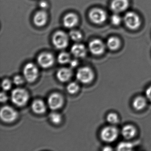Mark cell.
Masks as SVG:
<instances>
[{
  "label": "cell",
  "instance_id": "obj_12",
  "mask_svg": "<svg viewBox=\"0 0 151 151\" xmlns=\"http://www.w3.org/2000/svg\"><path fill=\"white\" fill-rule=\"evenodd\" d=\"M129 6V0H113L110 8L114 13L119 14L125 11Z\"/></svg>",
  "mask_w": 151,
  "mask_h": 151
},
{
  "label": "cell",
  "instance_id": "obj_15",
  "mask_svg": "<svg viewBox=\"0 0 151 151\" xmlns=\"http://www.w3.org/2000/svg\"><path fill=\"white\" fill-rule=\"evenodd\" d=\"M70 51L72 54L77 58H84L85 57L87 53L85 46L81 44H76L73 45Z\"/></svg>",
  "mask_w": 151,
  "mask_h": 151
},
{
  "label": "cell",
  "instance_id": "obj_22",
  "mask_svg": "<svg viewBox=\"0 0 151 151\" xmlns=\"http://www.w3.org/2000/svg\"><path fill=\"white\" fill-rule=\"evenodd\" d=\"M49 119L52 123L59 124L62 121L61 115L57 112H52L49 114Z\"/></svg>",
  "mask_w": 151,
  "mask_h": 151
},
{
  "label": "cell",
  "instance_id": "obj_23",
  "mask_svg": "<svg viewBox=\"0 0 151 151\" xmlns=\"http://www.w3.org/2000/svg\"><path fill=\"white\" fill-rule=\"evenodd\" d=\"M79 85L76 82H71L67 86V91L70 94H73L77 93L79 91Z\"/></svg>",
  "mask_w": 151,
  "mask_h": 151
},
{
  "label": "cell",
  "instance_id": "obj_24",
  "mask_svg": "<svg viewBox=\"0 0 151 151\" xmlns=\"http://www.w3.org/2000/svg\"><path fill=\"white\" fill-rule=\"evenodd\" d=\"M70 37L75 41H79L82 40L83 36L81 32L77 30H72L69 33Z\"/></svg>",
  "mask_w": 151,
  "mask_h": 151
},
{
  "label": "cell",
  "instance_id": "obj_14",
  "mask_svg": "<svg viewBox=\"0 0 151 151\" xmlns=\"http://www.w3.org/2000/svg\"><path fill=\"white\" fill-rule=\"evenodd\" d=\"M78 18L74 13H69L65 16L63 20V25L66 28H72L78 23Z\"/></svg>",
  "mask_w": 151,
  "mask_h": 151
},
{
  "label": "cell",
  "instance_id": "obj_8",
  "mask_svg": "<svg viewBox=\"0 0 151 151\" xmlns=\"http://www.w3.org/2000/svg\"><path fill=\"white\" fill-rule=\"evenodd\" d=\"M106 13L101 9L94 8L89 13V18L92 22L96 24H101L106 20Z\"/></svg>",
  "mask_w": 151,
  "mask_h": 151
},
{
  "label": "cell",
  "instance_id": "obj_1",
  "mask_svg": "<svg viewBox=\"0 0 151 151\" xmlns=\"http://www.w3.org/2000/svg\"><path fill=\"white\" fill-rule=\"evenodd\" d=\"M29 99V93L23 88H16L11 92V101L14 105L22 107L26 105Z\"/></svg>",
  "mask_w": 151,
  "mask_h": 151
},
{
  "label": "cell",
  "instance_id": "obj_34",
  "mask_svg": "<svg viewBox=\"0 0 151 151\" xmlns=\"http://www.w3.org/2000/svg\"><path fill=\"white\" fill-rule=\"evenodd\" d=\"M112 150V149L110 147H105L104 149H103V150H104V151H110V150Z\"/></svg>",
  "mask_w": 151,
  "mask_h": 151
},
{
  "label": "cell",
  "instance_id": "obj_28",
  "mask_svg": "<svg viewBox=\"0 0 151 151\" xmlns=\"http://www.w3.org/2000/svg\"><path fill=\"white\" fill-rule=\"evenodd\" d=\"M12 86V82L9 79H4L1 83V87L4 91H8L10 90Z\"/></svg>",
  "mask_w": 151,
  "mask_h": 151
},
{
  "label": "cell",
  "instance_id": "obj_11",
  "mask_svg": "<svg viewBox=\"0 0 151 151\" xmlns=\"http://www.w3.org/2000/svg\"><path fill=\"white\" fill-rule=\"evenodd\" d=\"M89 48L92 54L100 55L104 52L106 47L105 44L100 40L94 39L90 42Z\"/></svg>",
  "mask_w": 151,
  "mask_h": 151
},
{
  "label": "cell",
  "instance_id": "obj_27",
  "mask_svg": "<svg viewBox=\"0 0 151 151\" xmlns=\"http://www.w3.org/2000/svg\"><path fill=\"white\" fill-rule=\"evenodd\" d=\"M122 19L121 16L118 14H116V13H115L111 17V22L114 25L116 26L119 25L122 22Z\"/></svg>",
  "mask_w": 151,
  "mask_h": 151
},
{
  "label": "cell",
  "instance_id": "obj_16",
  "mask_svg": "<svg viewBox=\"0 0 151 151\" xmlns=\"http://www.w3.org/2000/svg\"><path fill=\"white\" fill-rule=\"evenodd\" d=\"M47 14L44 10H40L36 13L33 18V22L35 25L38 27L44 26L47 22Z\"/></svg>",
  "mask_w": 151,
  "mask_h": 151
},
{
  "label": "cell",
  "instance_id": "obj_9",
  "mask_svg": "<svg viewBox=\"0 0 151 151\" xmlns=\"http://www.w3.org/2000/svg\"><path fill=\"white\" fill-rule=\"evenodd\" d=\"M64 103V99L61 94L58 93H52L47 99V105L53 110L60 108Z\"/></svg>",
  "mask_w": 151,
  "mask_h": 151
},
{
  "label": "cell",
  "instance_id": "obj_6",
  "mask_svg": "<svg viewBox=\"0 0 151 151\" xmlns=\"http://www.w3.org/2000/svg\"><path fill=\"white\" fill-rule=\"evenodd\" d=\"M52 42L56 48L59 49H64L68 45V37L63 32H57L53 37Z\"/></svg>",
  "mask_w": 151,
  "mask_h": 151
},
{
  "label": "cell",
  "instance_id": "obj_17",
  "mask_svg": "<svg viewBox=\"0 0 151 151\" xmlns=\"http://www.w3.org/2000/svg\"><path fill=\"white\" fill-rule=\"evenodd\" d=\"M31 108L34 113L38 114H44L47 110L45 103L40 99L34 100L32 103Z\"/></svg>",
  "mask_w": 151,
  "mask_h": 151
},
{
  "label": "cell",
  "instance_id": "obj_10",
  "mask_svg": "<svg viewBox=\"0 0 151 151\" xmlns=\"http://www.w3.org/2000/svg\"><path fill=\"white\" fill-rule=\"evenodd\" d=\"M54 62V57L49 52L42 53L37 58L38 63L43 68H48L52 67Z\"/></svg>",
  "mask_w": 151,
  "mask_h": 151
},
{
  "label": "cell",
  "instance_id": "obj_20",
  "mask_svg": "<svg viewBox=\"0 0 151 151\" xmlns=\"http://www.w3.org/2000/svg\"><path fill=\"white\" fill-rule=\"evenodd\" d=\"M147 101L144 97L139 96L137 97L133 101L132 106L133 107L137 110L143 109L146 106Z\"/></svg>",
  "mask_w": 151,
  "mask_h": 151
},
{
  "label": "cell",
  "instance_id": "obj_4",
  "mask_svg": "<svg viewBox=\"0 0 151 151\" xmlns=\"http://www.w3.org/2000/svg\"><path fill=\"white\" fill-rule=\"evenodd\" d=\"M1 120L6 123L14 122L18 116L17 111L12 107L5 106L2 107L0 111Z\"/></svg>",
  "mask_w": 151,
  "mask_h": 151
},
{
  "label": "cell",
  "instance_id": "obj_30",
  "mask_svg": "<svg viewBox=\"0 0 151 151\" xmlns=\"http://www.w3.org/2000/svg\"><path fill=\"white\" fill-rule=\"evenodd\" d=\"M8 100V97L6 93L2 92L0 94V101L1 103H5Z\"/></svg>",
  "mask_w": 151,
  "mask_h": 151
},
{
  "label": "cell",
  "instance_id": "obj_29",
  "mask_svg": "<svg viewBox=\"0 0 151 151\" xmlns=\"http://www.w3.org/2000/svg\"><path fill=\"white\" fill-rule=\"evenodd\" d=\"M24 80H25L24 76L17 75L14 77L13 79V83L15 85L20 86L24 83Z\"/></svg>",
  "mask_w": 151,
  "mask_h": 151
},
{
  "label": "cell",
  "instance_id": "obj_2",
  "mask_svg": "<svg viewBox=\"0 0 151 151\" xmlns=\"http://www.w3.org/2000/svg\"><path fill=\"white\" fill-rule=\"evenodd\" d=\"M23 74L24 79L28 83L35 82L39 76V70L34 63H29L24 67Z\"/></svg>",
  "mask_w": 151,
  "mask_h": 151
},
{
  "label": "cell",
  "instance_id": "obj_33",
  "mask_svg": "<svg viewBox=\"0 0 151 151\" xmlns=\"http://www.w3.org/2000/svg\"><path fill=\"white\" fill-rule=\"evenodd\" d=\"M39 6L42 9H46L48 7V4L46 1H42L40 2Z\"/></svg>",
  "mask_w": 151,
  "mask_h": 151
},
{
  "label": "cell",
  "instance_id": "obj_13",
  "mask_svg": "<svg viewBox=\"0 0 151 151\" xmlns=\"http://www.w3.org/2000/svg\"><path fill=\"white\" fill-rule=\"evenodd\" d=\"M73 72L69 68H63L60 69L56 73V77L60 82L65 83L71 78Z\"/></svg>",
  "mask_w": 151,
  "mask_h": 151
},
{
  "label": "cell",
  "instance_id": "obj_31",
  "mask_svg": "<svg viewBox=\"0 0 151 151\" xmlns=\"http://www.w3.org/2000/svg\"><path fill=\"white\" fill-rule=\"evenodd\" d=\"M69 63L71 68H75L78 65V62L77 60H70Z\"/></svg>",
  "mask_w": 151,
  "mask_h": 151
},
{
  "label": "cell",
  "instance_id": "obj_32",
  "mask_svg": "<svg viewBox=\"0 0 151 151\" xmlns=\"http://www.w3.org/2000/svg\"><path fill=\"white\" fill-rule=\"evenodd\" d=\"M146 96L147 99L151 101V86L147 89L146 91Z\"/></svg>",
  "mask_w": 151,
  "mask_h": 151
},
{
  "label": "cell",
  "instance_id": "obj_5",
  "mask_svg": "<svg viewBox=\"0 0 151 151\" xmlns=\"http://www.w3.org/2000/svg\"><path fill=\"white\" fill-rule=\"evenodd\" d=\"M124 21L126 26L130 29H137L141 25L140 17L134 12H128L126 13L124 17Z\"/></svg>",
  "mask_w": 151,
  "mask_h": 151
},
{
  "label": "cell",
  "instance_id": "obj_7",
  "mask_svg": "<svg viewBox=\"0 0 151 151\" xmlns=\"http://www.w3.org/2000/svg\"><path fill=\"white\" fill-rule=\"evenodd\" d=\"M118 130L114 126H107L102 129L100 137L102 140L106 142L115 141L118 137Z\"/></svg>",
  "mask_w": 151,
  "mask_h": 151
},
{
  "label": "cell",
  "instance_id": "obj_3",
  "mask_svg": "<svg viewBox=\"0 0 151 151\" xmlns=\"http://www.w3.org/2000/svg\"><path fill=\"white\" fill-rule=\"evenodd\" d=\"M94 76L91 69L88 67H83L78 69L76 74L77 80L83 84L91 83L94 78Z\"/></svg>",
  "mask_w": 151,
  "mask_h": 151
},
{
  "label": "cell",
  "instance_id": "obj_18",
  "mask_svg": "<svg viewBox=\"0 0 151 151\" xmlns=\"http://www.w3.org/2000/svg\"><path fill=\"white\" fill-rule=\"evenodd\" d=\"M136 133V129L134 126L127 125L124 126L122 130V134L124 137L130 139L134 137Z\"/></svg>",
  "mask_w": 151,
  "mask_h": 151
},
{
  "label": "cell",
  "instance_id": "obj_21",
  "mask_svg": "<svg viewBox=\"0 0 151 151\" xmlns=\"http://www.w3.org/2000/svg\"><path fill=\"white\" fill-rule=\"evenodd\" d=\"M58 61L60 64H65L69 63L70 61V55L66 52L60 53L58 55Z\"/></svg>",
  "mask_w": 151,
  "mask_h": 151
},
{
  "label": "cell",
  "instance_id": "obj_25",
  "mask_svg": "<svg viewBox=\"0 0 151 151\" xmlns=\"http://www.w3.org/2000/svg\"><path fill=\"white\" fill-rule=\"evenodd\" d=\"M133 147L132 144L129 142H122L117 146V150L119 151H130Z\"/></svg>",
  "mask_w": 151,
  "mask_h": 151
},
{
  "label": "cell",
  "instance_id": "obj_19",
  "mask_svg": "<svg viewBox=\"0 0 151 151\" xmlns=\"http://www.w3.org/2000/svg\"><path fill=\"white\" fill-rule=\"evenodd\" d=\"M121 45V42L118 38L111 37L107 41V46L111 50H116L119 48Z\"/></svg>",
  "mask_w": 151,
  "mask_h": 151
},
{
  "label": "cell",
  "instance_id": "obj_26",
  "mask_svg": "<svg viewBox=\"0 0 151 151\" xmlns=\"http://www.w3.org/2000/svg\"><path fill=\"white\" fill-rule=\"evenodd\" d=\"M107 121L112 124H117L119 122L118 116L115 113H109L107 116Z\"/></svg>",
  "mask_w": 151,
  "mask_h": 151
}]
</instances>
